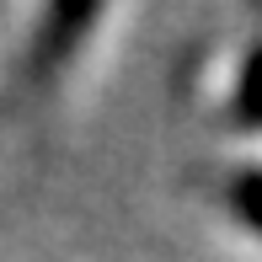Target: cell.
<instances>
[{"instance_id":"1","label":"cell","mask_w":262,"mask_h":262,"mask_svg":"<svg viewBox=\"0 0 262 262\" xmlns=\"http://www.w3.org/2000/svg\"><path fill=\"white\" fill-rule=\"evenodd\" d=\"M91 21H97V6H86V0H59V6H49L43 21H38V38H32V59L43 70H54L59 59L75 54V43L91 32Z\"/></svg>"},{"instance_id":"2","label":"cell","mask_w":262,"mask_h":262,"mask_svg":"<svg viewBox=\"0 0 262 262\" xmlns=\"http://www.w3.org/2000/svg\"><path fill=\"white\" fill-rule=\"evenodd\" d=\"M230 118L246 134H262V38L252 43V54L241 59V75H235V97H230Z\"/></svg>"},{"instance_id":"3","label":"cell","mask_w":262,"mask_h":262,"mask_svg":"<svg viewBox=\"0 0 262 262\" xmlns=\"http://www.w3.org/2000/svg\"><path fill=\"white\" fill-rule=\"evenodd\" d=\"M230 209H235V220H241L246 230L262 235V166H246L230 182Z\"/></svg>"}]
</instances>
